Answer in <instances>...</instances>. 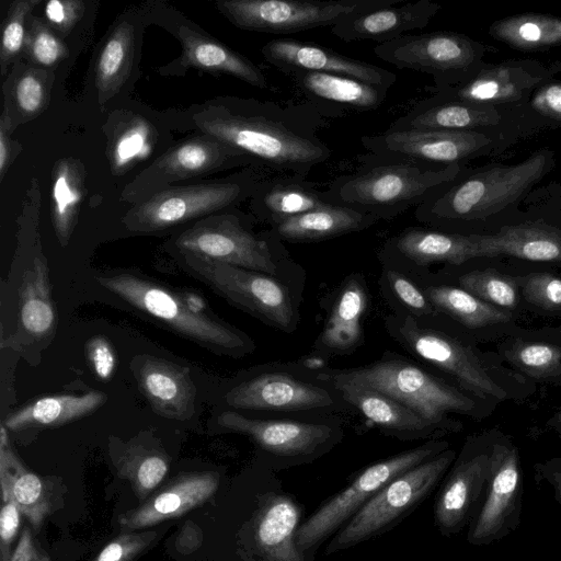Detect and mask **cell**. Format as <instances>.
Instances as JSON below:
<instances>
[{
	"instance_id": "55",
	"label": "cell",
	"mask_w": 561,
	"mask_h": 561,
	"mask_svg": "<svg viewBox=\"0 0 561 561\" xmlns=\"http://www.w3.org/2000/svg\"><path fill=\"white\" fill-rule=\"evenodd\" d=\"M15 125L9 111L3 106L0 117V182L3 181L14 159L15 149L11 135Z\"/></svg>"
},
{
	"instance_id": "19",
	"label": "cell",
	"mask_w": 561,
	"mask_h": 561,
	"mask_svg": "<svg viewBox=\"0 0 561 561\" xmlns=\"http://www.w3.org/2000/svg\"><path fill=\"white\" fill-rule=\"evenodd\" d=\"M218 424L251 437L274 456L287 458L311 457L325 447L333 435L332 428L323 424L249 419L233 411L220 413Z\"/></svg>"
},
{
	"instance_id": "30",
	"label": "cell",
	"mask_w": 561,
	"mask_h": 561,
	"mask_svg": "<svg viewBox=\"0 0 561 561\" xmlns=\"http://www.w3.org/2000/svg\"><path fill=\"white\" fill-rule=\"evenodd\" d=\"M495 352L508 367L536 385L561 388V346L538 329L519 327L496 343Z\"/></svg>"
},
{
	"instance_id": "47",
	"label": "cell",
	"mask_w": 561,
	"mask_h": 561,
	"mask_svg": "<svg viewBox=\"0 0 561 561\" xmlns=\"http://www.w3.org/2000/svg\"><path fill=\"white\" fill-rule=\"evenodd\" d=\"M526 312L561 317V275L534 271L518 274Z\"/></svg>"
},
{
	"instance_id": "21",
	"label": "cell",
	"mask_w": 561,
	"mask_h": 561,
	"mask_svg": "<svg viewBox=\"0 0 561 561\" xmlns=\"http://www.w3.org/2000/svg\"><path fill=\"white\" fill-rule=\"evenodd\" d=\"M218 485L219 477L216 472L181 473L152 493L142 504L121 515L119 525L124 529L135 530L178 518L207 502Z\"/></svg>"
},
{
	"instance_id": "38",
	"label": "cell",
	"mask_w": 561,
	"mask_h": 561,
	"mask_svg": "<svg viewBox=\"0 0 561 561\" xmlns=\"http://www.w3.org/2000/svg\"><path fill=\"white\" fill-rule=\"evenodd\" d=\"M379 221L375 216L328 204L272 227L280 240L312 242L364 230Z\"/></svg>"
},
{
	"instance_id": "37",
	"label": "cell",
	"mask_w": 561,
	"mask_h": 561,
	"mask_svg": "<svg viewBox=\"0 0 561 561\" xmlns=\"http://www.w3.org/2000/svg\"><path fill=\"white\" fill-rule=\"evenodd\" d=\"M499 119V113L490 105L424 99L392 122L389 129L474 130Z\"/></svg>"
},
{
	"instance_id": "42",
	"label": "cell",
	"mask_w": 561,
	"mask_h": 561,
	"mask_svg": "<svg viewBox=\"0 0 561 561\" xmlns=\"http://www.w3.org/2000/svg\"><path fill=\"white\" fill-rule=\"evenodd\" d=\"M54 81L51 69L15 62L3 83L4 107L10 114L15 111L20 122H25L46 110Z\"/></svg>"
},
{
	"instance_id": "57",
	"label": "cell",
	"mask_w": 561,
	"mask_h": 561,
	"mask_svg": "<svg viewBox=\"0 0 561 561\" xmlns=\"http://www.w3.org/2000/svg\"><path fill=\"white\" fill-rule=\"evenodd\" d=\"M10 561H50V558L36 543L30 528H24Z\"/></svg>"
},
{
	"instance_id": "9",
	"label": "cell",
	"mask_w": 561,
	"mask_h": 561,
	"mask_svg": "<svg viewBox=\"0 0 561 561\" xmlns=\"http://www.w3.org/2000/svg\"><path fill=\"white\" fill-rule=\"evenodd\" d=\"M448 449L444 440H431L375 462L343 490L331 496L305 519L296 534L301 553L316 548L339 531L373 496L398 476Z\"/></svg>"
},
{
	"instance_id": "53",
	"label": "cell",
	"mask_w": 561,
	"mask_h": 561,
	"mask_svg": "<svg viewBox=\"0 0 561 561\" xmlns=\"http://www.w3.org/2000/svg\"><path fill=\"white\" fill-rule=\"evenodd\" d=\"M388 279L394 294L410 310L421 316L438 313L426 295L405 276L394 271H389Z\"/></svg>"
},
{
	"instance_id": "26",
	"label": "cell",
	"mask_w": 561,
	"mask_h": 561,
	"mask_svg": "<svg viewBox=\"0 0 561 561\" xmlns=\"http://www.w3.org/2000/svg\"><path fill=\"white\" fill-rule=\"evenodd\" d=\"M288 76L305 98L327 115L375 110L385 102L389 91L333 73L296 71Z\"/></svg>"
},
{
	"instance_id": "6",
	"label": "cell",
	"mask_w": 561,
	"mask_h": 561,
	"mask_svg": "<svg viewBox=\"0 0 561 561\" xmlns=\"http://www.w3.org/2000/svg\"><path fill=\"white\" fill-rule=\"evenodd\" d=\"M96 280L135 309L213 352L234 355L248 346L244 336L233 328L207 313L193 311L183 291L130 272L100 275Z\"/></svg>"
},
{
	"instance_id": "60",
	"label": "cell",
	"mask_w": 561,
	"mask_h": 561,
	"mask_svg": "<svg viewBox=\"0 0 561 561\" xmlns=\"http://www.w3.org/2000/svg\"><path fill=\"white\" fill-rule=\"evenodd\" d=\"M546 427L561 437V408L554 411L546 421Z\"/></svg>"
},
{
	"instance_id": "4",
	"label": "cell",
	"mask_w": 561,
	"mask_h": 561,
	"mask_svg": "<svg viewBox=\"0 0 561 561\" xmlns=\"http://www.w3.org/2000/svg\"><path fill=\"white\" fill-rule=\"evenodd\" d=\"M547 169L543 151L507 167H495L458 178L415 208L416 219L459 233L515 202L539 181Z\"/></svg>"
},
{
	"instance_id": "22",
	"label": "cell",
	"mask_w": 561,
	"mask_h": 561,
	"mask_svg": "<svg viewBox=\"0 0 561 561\" xmlns=\"http://www.w3.org/2000/svg\"><path fill=\"white\" fill-rule=\"evenodd\" d=\"M425 295L437 310L477 342H499L516 331L519 316L494 307L458 285L428 286Z\"/></svg>"
},
{
	"instance_id": "7",
	"label": "cell",
	"mask_w": 561,
	"mask_h": 561,
	"mask_svg": "<svg viewBox=\"0 0 561 561\" xmlns=\"http://www.w3.org/2000/svg\"><path fill=\"white\" fill-rule=\"evenodd\" d=\"M262 179L251 169L219 181L169 186L135 204L122 222L131 232L150 233L231 210L252 196Z\"/></svg>"
},
{
	"instance_id": "12",
	"label": "cell",
	"mask_w": 561,
	"mask_h": 561,
	"mask_svg": "<svg viewBox=\"0 0 561 561\" xmlns=\"http://www.w3.org/2000/svg\"><path fill=\"white\" fill-rule=\"evenodd\" d=\"M523 503V472L518 447L497 431L491 448V471L484 499L469 525L467 541L492 545L518 528Z\"/></svg>"
},
{
	"instance_id": "29",
	"label": "cell",
	"mask_w": 561,
	"mask_h": 561,
	"mask_svg": "<svg viewBox=\"0 0 561 561\" xmlns=\"http://www.w3.org/2000/svg\"><path fill=\"white\" fill-rule=\"evenodd\" d=\"M537 79L523 68L508 65L491 66L471 78L447 87H427L438 102H461L469 104H493L516 101L533 87Z\"/></svg>"
},
{
	"instance_id": "15",
	"label": "cell",
	"mask_w": 561,
	"mask_h": 561,
	"mask_svg": "<svg viewBox=\"0 0 561 561\" xmlns=\"http://www.w3.org/2000/svg\"><path fill=\"white\" fill-rule=\"evenodd\" d=\"M195 277L218 295L282 330L294 324V309L287 289L260 272L181 254Z\"/></svg>"
},
{
	"instance_id": "13",
	"label": "cell",
	"mask_w": 561,
	"mask_h": 561,
	"mask_svg": "<svg viewBox=\"0 0 561 561\" xmlns=\"http://www.w3.org/2000/svg\"><path fill=\"white\" fill-rule=\"evenodd\" d=\"M497 428L469 436L445 477L434 506L439 533L450 537L470 525L488 489Z\"/></svg>"
},
{
	"instance_id": "5",
	"label": "cell",
	"mask_w": 561,
	"mask_h": 561,
	"mask_svg": "<svg viewBox=\"0 0 561 561\" xmlns=\"http://www.w3.org/2000/svg\"><path fill=\"white\" fill-rule=\"evenodd\" d=\"M331 379L375 389L393 398L421 415L442 435L461 431L462 422L451 415L482 421L495 410L459 387L400 359L339 371Z\"/></svg>"
},
{
	"instance_id": "10",
	"label": "cell",
	"mask_w": 561,
	"mask_h": 561,
	"mask_svg": "<svg viewBox=\"0 0 561 561\" xmlns=\"http://www.w3.org/2000/svg\"><path fill=\"white\" fill-rule=\"evenodd\" d=\"M401 0H218V11L234 26L253 32L289 34L333 26L353 14Z\"/></svg>"
},
{
	"instance_id": "56",
	"label": "cell",
	"mask_w": 561,
	"mask_h": 561,
	"mask_svg": "<svg viewBox=\"0 0 561 561\" xmlns=\"http://www.w3.org/2000/svg\"><path fill=\"white\" fill-rule=\"evenodd\" d=\"M531 104L542 115L561 122V83L548 84L538 90Z\"/></svg>"
},
{
	"instance_id": "44",
	"label": "cell",
	"mask_w": 561,
	"mask_h": 561,
	"mask_svg": "<svg viewBox=\"0 0 561 561\" xmlns=\"http://www.w3.org/2000/svg\"><path fill=\"white\" fill-rule=\"evenodd\" d=\"M366 293L352 279L341 291L321 334V343L335 351L354 347L362 335L360 319L366 309Z\"/></svg>"
},
{
	"instance_id": "33",
	"label": "cell",
	"mask_w": 561,
	"mask_h": 561,
	"mask_svg": "<svg viewBox=\"0 0 561 561\" xmlns=\"http://www.w3.org/2000/svg\"><path fill=\"white\" fill-rule=\"evenodd\" d=\"M387 251L417 265L459 266L476 260L471 234L409 227L389 240Z\"/></svg>"
},
{
	"instance_id": "34",
	"label": "cell",
	"mask_w": 561,
	"mask_h": 561,
	"mask_svg": "<svg viewBox=\"0 0 561 561\" xmlns=\"http://www.w3.org/2000/svg\"><path fill=\"white\" fill-rule=\"evenodd\" d=\"M106 400L105 393L95 390L44 396L10 413L2 424L12 432L58 427L90 415Z\"/></svg>"
},
{
	"instance_id": "32",
	"label": "cell",
	"mask_w": 561,
	"mask_h": 561,
	"mask_svg": "<svg viewBox=\"0 0 561 561\" xmlns=\"http://www.w3.org/2000/svg\"><path fill=\"white\" fill-rule=\"evenodd\" d=\"M332 381L346 402L391 434L407 438L443 436L412 409L382 392L347 381Z\"/></svg>"
},
{
	"instance_id": "14",
	"label": "cell",
	"mask_w": 561,
	"mask_h": 561,
	"mask_svg": "<svg viewBox=\"0 0 561 561\" xmlns=\"http://www.w3.org/2000/svg\"><path fill=\"white\" fill-rule=\"evenodd\" d=\"M374 53L399 69L432 76L434 87L440 88L467 79L482 54V48L466 35L437 31L403 35L376 45Z\"/></svg>"
},
{
	"instance_id": "25",
	"label": "cell",
	"mask_w": 561,
	"mask_h": 561,
	"mask_svg": "<svg viewBox=\"0 0 561 561\" xmlns=\"http://www.w3.org/2000/svg\"><path fill=\"white\" fill-rule=\"evenodd\" d=\"M440 5L430 0H402L347 16L331 27L345 42L374 41L379 44L397 39L408 31L424 28Z\"/></svg>"
},
{
	"instance_id": "20",
	"label": "cell",
	"mask_w": 561,
	"mask_h": 561,
	"mask_svg": "<svg viewBox=\"0 0 561 561\" xmlns=\"http://www.w3.org/2000/svg\"><path fill=\"white\" fill-rule=\"evenodd\" d=\"M131 368L139 391L154 413L175 421L193 416L196 387L187 367L145 354L134 358Z\"/></svg>"
},
{
	"instance_id": "23",
	"label": "cell",
	"mask_w": 561,
	"mask_h": 561,
	"mask_svg": "<svg viewBox=\"0 0 561 561\" xmlns=\"http://www.w3.org/2000/svg\"><path fill=\"white\" fill-rule=\"evenodd\" d=\"M226 402L236 409L300 411L327 408L332 396L323 388L282 374H264L233 387Z\"/></svg>"
},
{
	"instance_id": "48",
	"label": "cell",
	"mask_w": 561,
	"mask_h": 561,
	"mask_svg": "<svg viewBox=\"0 0 561 561\" xmlns=\"http://www.w3.org/2000/svg\"><path fill=\"white\" fill-rule=\"evenodd\" d=\"M42 0H15L11 2L5 21L2 26L0 41V67L4 76L9 67L18 62L24 53L27 21L31 12Z\"/></svg>"
},
{
	"instance_id": "36",
	"label": "cell",
	"mask_w": 561,
	"mask_h": 561,
	"mask_svg": "<svg viewBox=\"0 0 561 561\" xmlns=\"http://www.w3.org/2000/svg\"><path fill=\"white\" fill-rule=\"evenodd\" d=\"M0 483L2 497L13 500L22 515L38 530L50 510L47 491L44 481L30 471L12 449L3 424L0 434Z\"/></svg>"
},
{
	"instance_id": "11",
	"label": "cell",
	"mask_w": 561,
	"mask_h": 561,
	"mask_svg": "<svg viewBox=\"0 0 561 561\" xmlns=\"http://www.w3.org/2000/svg\"><path fill=\"white\" fill-rule=\"evenodd\" d=\"M276 238L275 232L257 236L242 215L222 211L196 221L179 234L174 245L180 254L273 275L277 271L272 243Z\"/></svg>"
},
{
	"instance_id": "1",
	"label": "cell",
	"mask_w": 561,
	"mask_h": 561,
	"mask_svg": "<svg viewBox=\"0 0 561 561\" xmlns=\"http://www.w3.org/2000/svg\"><path fill=\"white\" fill-rule=\"evenodd\" d=\"M191 116L202 134L244 152L254 168L277 174L306 178L332 154L317 136V124L299 106L220 96L196 107Z\"/></svg>"
},
{
	"instance_id": "8",
	"label": "cell",
	"mask_w": 561,
	"mask_h": 561,
	"mask_svg": "<svg viewBox=\"0 0 561 561\" xmlns=\"http://www.w3.org/2000/svg\"><path fill=\"white\" fill-rule=\"evenodd\" d=\"M456 457L448 448L394 478L333 535L325 553L348 549L394 527L434 491Z\"/></svg>"
},
{
	"instance_id": "58",
	"label": "cell",
	"mask_w": 561,
	"mask_h": 561,
	"mask_svg": "<svg viewBox=\"0 0 561 561\" xmlns=\"http://www.w3.org/2000/svg\"><path fill=\"white\" fill-rule=\"evenodd\" d=\"M538 477L545 480L553 490L554 499L561 506V469L548 460L534 466Z\"/></svg>"
},
{
	"instance_id": "41",
	"label": "cell",
	"mask_w": 561,
	"mask_h": 561,
	"mask_svg": "<svg viewBox=\"0 0 561 561\" xmlns=\"http://www.w3.org/2000/svg\"><path fill=\"white\" fill-rule=\"evenodd\" d=\"M135 26L121 20L106 37L95 64V85L102 105L114 96L129 77L135 53Z\"/></svg>"
},
{
	"instance_id": "43",
	"label": "cell",
	"mask_w": 561,
	"mask_h": 561,
	"mask_svg": "<svg viewBox=\"0 0 561 561\" xmlns=\"http://www.w3.org/2000/svg\"><path fill=\"white\" fill-rule=\"evenodd\" d=\"M490 34L514 48L542 49L561 44V18L525 13L495 21Z\"/></svg>"
},
{
	"instance_id": "46",
	"label": "cell",
	"mask_w": 561,
	"mask_h": 561,
	"mask_svg": "<svg viewBox=\"0 0 561 561\" xmlns=\"http://www.w3.org/2000/svg\"><path fill=\"white\" fill-rule=\"evenodd\" d=\"M157 142L156 127L145 117L133 115L117 127L108 142L107 154L113 173H125L146 160Z\"/></svg>"
},
{
	"instance_id": "35",
	"label": "cell",
	"mask_w": 561,
	"mask_h": 561,
	"mask_svg": "<svg viewBox=\"0 0 561 561\" xmlns=\"http://www.w3.org/2000/svg\"><path fill=\"white\" fill-rule=\"evenodd\" d=\"M19 319L21 333L42 342L54 335L57 323L48 267L39 252L24 271L19 289Z\"/></svg>"
},
{
	"instance_id": "16",
	"label": "cell",
	"mask_w": 561,
	"mask_h": 561,
	"mask_svg": "<svg viewBox=\"0 0 561 561\" xmlns=\"http://www.w3.org/2000/svg\"><path fill=\"white\" fill-rule=\"evenodd\" d=\"M252 165L244 152L206 134L186 139L158 157L124 190L123 197L141 203L172 182L216 170Z\"/></svg>"
},
{
	"instance_id": "24",
	"label": "cell",
	"mask_w": 561,
	"mask_h": 561,
	"mask_svg": "<svg viewBox=\"0 0 561 561\" xmlns=\"http://www.w3.org/2000/svg\"><path fill=\"white\" fill-rule=\"evenodd\" d=\"M476 260L501 256L561 265V229L542 221L501 227L492 233H472Z\"/></svg>"
},
{
	"instance_id": "49",
	"label": "cell",
	"mask_w": 561,
	"mask_h": 561,
	"mask_svg": "<svg viewBox=\"0 0 561 561\" xmlns=\"http://www.w3.org/2000/svg\"><path fill=\"white\" fill-rule=\"evenodd\" d=\"M24 55L30 65L51 69L67 57L68 50L64 42L47 24L30 16Z\"/></svg>"
},
{
	"instance_id": "2",
	"label": "cell",
	"mask_w": 561,
	"mask_h": 561,
	"mask_svg": "<svg viewBox=\"0 0 561 561\" xmlns=\"http://www.w3.org/2000/svg\"><path fill=\"white\" fill-rule=\"evenodd\" d=\"M397 320L396 336L424 362L449 375L457 387L478 401L496 409L524 402L537 385L508 367L494 351H484L456 322L445 328L420 327L411 317Z\"/></svg>"
},
{
	"instance_id": "59",
	"label": "cell",
	"mask_w": 561,
	"mask_h": 561,
	"mask_svg": "<svg viewBox=\"0 0 561 561\" xmlns=\"http://www.w3.org/2000/svg\"><path fill=\"white\" fill-rule=\"evenodd\" d=\"M561 318V317H560ZM538 331L548 340L557 343L561 346V323L557 327H543L539 328Z\"/></svg>"
},
{
	"instance_id": "27",
	"label": "cell",
	"mask_w": 561,
	"mask_h": 561,
	"mask_svg": "<svg viewBox=\"0 0 561 561\" xmlns=\"http://www.w3.org/2000/svg\"><path fill=\"white\" fill-rule=\"evenodd\" d=\"M176 36L182 46V54L176 60V69L193 68L225 73L262 90L270 88L268 80L260 67L215 38L204 35L188 25L179 26Z\"/></svg>"
},
{
	"instance_id": "18",
	"label": "cell",
	"mask_w": 561,
	"mask_h": 561,
	"mask_svg": "<svg viewBox=\"0 0 561 561\" xmlns=\"http://www.w3.org/2000/svg\"><path fill=\"white\" fill-rule=\"evenodd\" d=\"M261 53L265 61L282 72L316 71L351 77L389 90L397 80L394 72L344 56L328 47L294 38L268 41Z\"/></svg>"
},
{
	"instance_id": "40",
	"label": "cell",
	"mask_w": 561,
	"mask_h": 561,
	"mask_svg": "<svg viewBox=\"0 0 561 561\" xmlns=\"http://www.w3.org/2000/svg\"><path fill=\"white\" fill-rule=\"evenodd\" d=\"M113 459L119 476L131 483L142 501L153 493L169 471V457L161 446L140 439L119 443Z\"/></svg>"
},
{
	"instance_id": "45",
	"label": "cell",
	"mask_w": 561,
	"mask_h": 561,
	"mask_svg": "<svg viewBox=\"0 0 561 561\" xmlns=\"http://www.w3.org/2000/svg\"><path fill=\"white\" fill-rule=\"evenodd\" d=\"M457 284L481 300L523 318L526 312L518 274L494 267L473 268L460 274Z\"/></svg>"
},
{
	"instance_id": "3",
	"label": "cell",
	"mask_w": 561,
	"mask_h": 561,
	"mask_svg": "<svg viewBox=\"0 0 561 561\" xmlns=\"http://www.w3.org/2000/svg\"><path fill=\"white\" fill-rule=\"evenodd\" d=\"M352 173L335 178L323 191L330 204L347 207L379 220L391 219L417 207L439 190L462 175L460 163L427 168L404 162H388L370 153Z\"/></svg>"
},
{
	"instance_id": "31",
	"label": "cell",
	"mask_w": 561,
	"mask_h": 561,
	"mask_svg": "<svg viewBox=\"0 0 561 561\" xmlns=\"http://www.w3.org/2000/svg\"><path fill=\"white\" fill-rule=\"evenodd\" d=\"M301 507L288 495H266L254 520V541L266 561H305L296 545Z\"/></svg>"
},
{
	"instance_id": "50",
	"label": "cell",
	"mask_w": 561,
	"mask_h": 561,
	"mask_svg": "<svg viewBox=\"0 0 561 561\" xmlns=\"http://www.w3.org/2000/svg\"><path fill=\"white\" fill-rule=\"evenodd\" d=\"M156 531L124 533L108 542L93 561H131L156 538Z\"/></svg>"
},
{
	"instance_id": "17",
	"label": "cell",
	"mask_w": 561,
	"mask_h": 561,
	"mask_svg": "<svg viewBox=\"0 0 561 561\" xmlns=\"http://www.w3.org/2000/svg\"><path fill=\"white\" fill-rule=\"evenodd\" d=\"M490 139L476 130L386 129L363 136L362 145L376 159L427 168H445L473 157Z\"/></svg>"
},
{
	"instance_id": "61",
	"label": "cell",
	"mask_w": 561,
	"mask_h": 561,
	"mask_svg": "<svg viewBox=\"0 0 561 561\" xmlns=\"http://www.w3.org/2000/svg\"><path fill=\"white\" fill-rule=\"evenodd\" d=\"M551 465L561 469V457H554L548 460Z\"/></svg>"
},
{
	"instance_id": "28",
	"label": "cell",
	"mask_w": 561,
	"mask_h": 561,
	"mask_svg": "<svg viewBox=\"0 0 561 561\" xmlns=\"http://www.w3.org/2000/svg\"><path fill=\"white\" fill-rule=\"evenodd\" d=\"M249 199L254 218L271 227L330 204L323 191L316 188L305 176L295 174L263 178Z\"/></svg>"
},
{
	"instance_id": "52",
	"label": "cell",
	"mask_w": 561,
	"mask_h": 561,
	"mask_svg": "<svg viewBox=\"0 0 561 561\" xmlns=\"http://www.w3.org/2000/svg\"><path fill=\"white\" fill-rule=\"evenodd\" d=\"M81 0H50L45 3L44 16L51 30L68 35L84 13Z\"/></svg>"
},
{
	"instance_id": "54",
	"label": "cell",
	"mask_w": 561,
	"mask_h": 561,
	"mask_svg": "<svg viewBox=\"0 0 561 561\" xmlns=\"http://www.w3.org/2000/svg\"><path fill=\"white\" fill-rule=\"evenodd\" d=\"M21 511L10 497H2L0 513V561H10L13 551L12 542L18 535L21 522Z\"/></svg>"
},
{
	"instance_id": "51",
	"label": "cell",
	"mask_w": 561,
	"mask_h": 561,
	"mask_svg": "<svg viewBox=\"0 0 561 561\" xmlns=\"http://www.w3.org/2000/svg\"><path fill=\"white\" fill-rule=\"evenodd\" d=\"M85 357L93 374L101 381L112 379L117 365V356L113 344L104 335L92 336L84 347Z\"/></svg>"
},
{
	"instance_id": "39",
	"label": "cell",
	"mask_w": 561,
	"mask_h": 561,
	"mask_svg": "<svg viewBox=\"0 0 561 561\" xmlns=\"http://www.w3.org/2000/svg\"><path fill=\"white\" fill-rule=\"evenodd\" d=\"M85 171L75 158L56 161L51 172L50 216L58 242L66 247L78 221L84 194Z\"/></svg>"
}]
</instances>
